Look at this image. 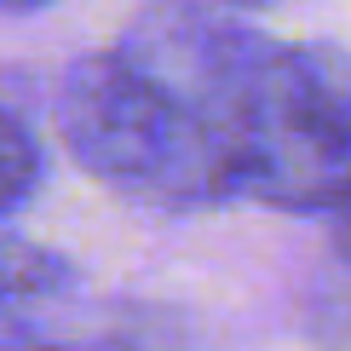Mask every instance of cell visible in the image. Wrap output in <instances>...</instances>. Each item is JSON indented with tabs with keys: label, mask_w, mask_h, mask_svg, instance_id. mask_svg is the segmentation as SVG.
<instances>
[{
	"label": "cell",
	"mask_w": 351,
	"mask_h": 351,
	"mask_svg": "<svg viewBox=\"0 0 351 351\" xmlns=\"http://www.w3.org/2000/svg\"><path fill=\"white\" fill-rule=\"evenodd\" d=\"M58 133L86 179L150 213H208L237 196L230 144L121 47L86 52L58 81Z\"/></svg>",
	"instance_id": "obj_1"
},
{
	"label": "cell",
	"mask_w": 351,
	"mask_h": 351,
	"mask_svg": "<svg viewBox=\"0 0 351 351\" xmlns=\"http://www.w3.org/2000/svg\"><path fill=\"white\" fill-rule=\"evenodd\" d=\"M351 184V52L276 40L242 133V202L328 213Z\"/></svg>",
	"instance_id": "obj_2"
},
{
	"label": "cell",
	"mask_w": 351,
	"mask_h": 351,
	"mask_svg": "<svg viewBox=\"0 0 351 351\" xmlns=\"http://www.w3.org/2000/svg\"><path fill=\"white\" fill-rule=\"evenodd\" d=\"M75 294V265L58 247L0 237V351L47 340V317Z\"/></svg>",
	"instance_id": "obj_3"
},
{
	"label": "cell",
	"mask_w": 351,
	"mask_h": 351,
	"mask_svg": "<svg viewBox=\"0 0 351 351\" xmlns=\"http://www.w3.org/2000/svg\"><path fill=\"white\" fill-rule=\"evenodd\" d=\"M40 173H47L40 138L29 133L23 115H12L6 104H0V219L18 213L23 202L40 190Z\"/></svg>",
	"instance_id": "obj_4"
},
{
	"label": "cell",
	"mask_w": 351,
	"mask_h": 351,
	"mask_svg": "<svg viewBox=\"0 0 351 351\" xmlns=\"http://www.w3.org/2000/svg\"><path fill=\"white\" fill-rule=\"evenodd\" d=\"M29 351H190V334L179 317H133L121 328H104L98 340H81V346H64V340H40Z\"/></svg>",
	"instance_id": "obj_5"
},
{
	"label": "cell",
	"mask_w": 351,
	"mask_h": 351,
	"mask_svg": "<svg viewBox=\"0 0 351 351\" xmlns=\"http://www.w3.org/2000/svg\"><path fill=\"white\" fill-rule=\"evenodd\" d=\"M328 230H334V247H340V259H351V184L340 190V202L328 208Z\"/></svg>",
	"instance_id": "obj_6"
},
{
	"label": "cell",
	"mask_w": 351,
	"mask_h": 351,
	"mask_svg": "<svg viewBox=\"0 0 351 351\" xmlns=\"http://www.w3.org/2000/svg\"><path fill=\"white\" fill-rule=\"evenodd\" d=\"M40 6H52V0H0V12H40Z\"/></svg>",
	"instance_id": "obj_7"
},
{
	"label": "cell",
	"mask_w": 351,
	"mask_h": 351,
	"mask_svg": "<svg viewBox=\"0 0 351 351\" xmlns=\"http://www.w3.org/2000/svg\"><path fill=\"white\" fill-rule=\"evenodd\" d=\"M230 6H242V12H259V6H271V0H230Z\"/></svg>",
	"instance_id": "obj_8"
}]
</instances>
